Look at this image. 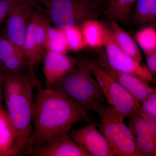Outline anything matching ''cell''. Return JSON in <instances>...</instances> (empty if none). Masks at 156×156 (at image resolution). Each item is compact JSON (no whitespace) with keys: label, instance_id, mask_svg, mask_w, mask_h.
Listing matches in <instances>:
<instances>
[{"label":"cell","instance_id":"6da1fadb","mask_svg":"<svg viewBox=\"0 0 156 156\" xmlns=\"http://www.w3.org/2000/svg\"><path fill=\"white\" fill-rule=\"evenodd\" d=\"M89 112L62 92L39 85L35 93L32 131L26 154L30 155L51 138L68 133L76 123H93Z\"/></svg>","mask_w":156,"mask_h":156},{"label":"cell","instance_id":"7a4b0ae2","mask_svg":"<svg viewBox=\"0 0 156 156\" xmlns=\"http://www.w3.org/2000/svg\"><path fill=\"white\" fill-rule=\"evenodd\" d=\"M2 97L6 111L17 136L20 155L26 154L32 131L35 92L40 83L35 73H1Z\"/></svg>","mask_w":156,"mask_h":156},{"label":"cell","instance_id":"3957f363","mask_svg":"<svg viewBox=\"0 0 156 156\" xmlns=\"http://www.w3.org/2000/svg\"><path fill=\"white\" fill-rule=\"evenodd\" d=\"M52 88L64 93L89 110L94 104L104 102V100L99 84L81 56L76 58L73 68Z\"/></svg>","mask_w":156,"mask_h":156},{"label":"cell","instance_id":"277c9868","mask_svg":"<svg viewBox=\"0 0 156 156\" xmlns=\"http://www.w3.org/2000/svg\"><path fill=\"white\" fill-rule=\"evenodd\" d=\"M100 119L98 126L110 146L119 156H140L136 148L135 136L124 122L126 119L111 105L97 102L91 107Z\"/></svg>","mask_w":156,"mask_h":156},{"label":"cell","instance_id":"5b68a950","mask_svg":"<svg viewBox=\"0 0 156 156\" xmlns=\"http://www.w3.org/2000/svg\"><path fill=\"white\" fill-rule=\"evenodd\" d=\"M83 58L110 105L125 118L134 114L147 116L143 112L140 101L137 98L105 71L94 59Z\"/></svg>","mask_w":156,"mask_h":156},{"label":"cell","instance_id":"8992f818","mask_svg":"<svg viewBox=\"0 0 156 156\" xmlns=\"http://www.w3.org/2000/svg\"><path fill=\"white\" fill-rule=\"evenodd\" d=\"M45 5L51 22L63 30L97 20L101 13L100 7L87 0H49Z\"/></svg>","mask_w":156,"mask_h":156},{"label":"cell","instance_id":"52a82bcc","mask_svg":"<svg viewBox=\"0 0 156 156\" xmlns=\"http://www.w3.org/2000/svg\"><path fill=\"white\" fill-rule=\"evenodd\" d=\"M104 51L98 57L113 69L135 76L147 83L154 81L153 75L146 65H142L126 53L115 43L110 29L104 26Z\"/></svg>","mask_w":156,"mask_h":156},{"label":"cell","instance_id":"ba28073f","mask_svg":"<svg viewBox=\"0 0 156 156\" xmlns=\"http://www.w3.org/2000/svg\"><path fill=\"white\" fill-rule=\"evenodd\" d=\"M47 22L34 11L27 26L22 52L27 63L34 69L42 62L47 52L46 45Z\"/></svg>","mask_w":156,"mask_h":156},{"label":"cell","instance_id":"9c48e42d","mask_svg":"<svg viewBox=\"0 0 156 156\" xmlns=\"http://www.w3.org/2000/svg\"><path fill=\"white\" fill-rule=\"evenodd\" d=\"M35 4L30 0H21L17 2L6 18L4 30L6 36L22 52L27 30L34 11Z\"/></svg>","mask_w":156,"mask_h":156},{"label":"cell","instance_id":"30bf717a","mask_svg":"<svg viewBox=\"0 0 156 156\" xmlns=\"http://www.w3.org/2000/svg\"><path fill=\"white\" fill-rule=\"evenodd\" d=\"M68 134L90 156H115L106 139L93 123L73 130Z\"/></svg>","mask_w":156,"mask_h":156},{"label":"cell","instance_id":"8fae6325","mask_svg":"<svg viewBox=\"0 0 156 156\" xmlns=\"http://www.w3.org/2000/svg\"><path fill=\"white\" fill-rule=\"evenodd\" d=\"M34 69L26 60L22 51L0 32V73L34 74Z\"/></svg>","mask_w":156,"mask_h":156},{"label":"cell","instance_id":"7c38bea8","mask_svg":"<svg viewBox=\"0 0 156 156\" xmlns=\"http://www.w3.org/2000/svg\"><path fill=\"white\" fill-rule=\"evenodd\" d=\"M76 58L66 54L47 51L43 58V72L45 88H52L75 64Z\"/></svg>","mask_w":156,"mask_h":156},{"label":"cell","instance_id":"4fadbf2b","mask_svg":"<svg viewBox=\"0 0 156 156\" xmlns=\"http://www.w3.org/2000/svg\"><path fill=\"white\" fill-rule=\"evenodd\" d=\"M93 59L105 71L115 79L140 102L146 99L155 88L151 87L146 81L135 76L113 69L100 57Z\"/></svg>","mask_w":156,"mask_h":156},{"label":"cell","instance_id":"5bb4252c","mask_svg":"<svg viewBox=\"0 0 156 156\" xmlns=\"http://www.w3.org/2000/svg\"><path fill=\"white\" fill-rule=\"evenodd\" d=\"M35 156H90L70 137L68 133L51 138L44 145L34 151Z\"/></svg>","mask_w":156,"mask_h":156},{"label":"cell","instance_id":"9a60e30c","mask_svg":"<svg viewBox=\"0 0 156 156\" xmlns=\"http://www.w3.org/2000/svg\"><path fill=\"white\" fill-rule=\"evenodd\" d=\"M20 155L16 131L7 111L0 105V156Z\"/></svg>","mask_w":156,"mask_h":156},{"label":"cell","instance_id":"2e32d148","mask_svg":"<svg viewBox=\"0 0 156 156\" xmlns=\"http://www.w3.org/2000/svg\"><path fill=\"white\" fill-rule=\"evenodd\" d=\"M109 25L112 37L117 46L124 53L140 63L142 55L135 40L115 20H110Z\"/></svg>","mask_w":156,"mask_h":156},{"label":"cell","instance_id":"e0dca14e","mask_svg":"<svg viewBox=\"0 0 156 156\" xmlns=\"http://www.w3.org/2000/svg\"><path fill=\"white\" fill-rule=\"evenodd\" d=\"M130 18L137 26H151L156 22V0H136Z\"/></svg>","mask_w":156,"mask_h":156},{"label":"cell","instance_id":"ac0fdd59","mask_svg":"<svg viewBox=\"0 0 156 156\" xmlns=\"http://www.w3.org/2000/svg\"><path fill=\"white\" fill-rule=\"evenodd\" d=\"M80 28L87 46L93 48L103 47L104 42V25L96 19L86 20Z\"/></svg>","mask_w":156,"mask_h":156},{"label":"cell","instance_id":"d6986e66","mask_svg":"<svg viewBox=\"0 0 156 156\" xmlns=\"http://www.w3.org/2000/svg\"><path fill=\"white\" fill-rule=\"evenodd\" d=\"M136 0H109L105 15L109 20L126 22L130 19Z\"/></svg>","mask_w":156,"mask_h":156},{"label":"cell","instance_id":"ffe728a7","mask_svg":"<svg viewBox=\"0 0 156 156\" xmlns=\"http://www.w3.org/2000/svg\"><path fill=\"white\" fill-rule=\"evenodd\" d=\"M46 45L47 51L66 54L69 50L64 31L47 22Z\"/></svg>","mask_w":156,"mask_h":156},{"label":"cell","instance_id":"44dd1931","mask_svg":"<svg viewBox=\"0 0 156 156\" xmlns=\"http://www.w3.org/2000/svg\"><path fill=\"white\" fill-rule=\"evenodd\" d=\"M128 128L134 136L139 134L156 135V118L132 114L127 117Z\"/></svg>","mask_w":156,"mask_h":156},{"label":"cell","instance_id":"7402d4cb","mask_svg":"<svg viewBox=\"0 0 156 156\" xmlns=\"http://www.w3.org/2000/svg\"><path fill=\"white\" fill-rule=\"evenodd\" d=\"M134 40L144 54L156 51V30L152 27H146L138 30Z\"/></svg>","mask_w":156,"mask_h":156},{"label":"cell","instance_id":"603a6c76","mask_svg":"<svg viewBox=\"0 0 156 156\" xmlns=\"http://www.w3.org/2000/svg\"><path fill=\"white\" fill-rule=\"evenodd\" d=\"M134 136L140 156H156V135L139 134Z\"/></svg>","mask_w":156,"mask_h":156},{"label":"cell","instance_id":"cb8c5ba5","mask_svg":"<svg viewBox=\"0 0 156 156\" xmlns=\"http://www.w3.org/2000/svg\"><path fill=\"white\" fill-rule=\"evenodd\" d=\"M64 31L68 50L77 52L87 47L80 27H73Z\"/></svg>","mask_w":156,"mask_h":156},{"label":"cell","instance_id":"d4e9b609","mask_svg":"<svg viewBox=\"0 0 156 156\" xmlns=\"http://www.w3.org/2000/svg\"><path fill=\"white\" fill-rule=\"evenodd\" d=\"M140 102L143 112L147 116L156 118V88L146 99Z\"/></svg>","mask_w":156,"mask_h":156},{"label":"cell","instance_id":"484cf974","mask_svg":"<svg viewBox=\"0 0 156 156\" xmlns=\"http://www.w3.org/2000/svg\"><path fill=\"white\" fill-rule=\"evenodd\" d=\"M21 0H0V23L6 19L13 6Z\"/></svg>","mask_w":156,"mask_h":156},{"label":"cell","instance_id":"4316f807","mask_svg":"<svg viewBox=\"0 0 156 156\" xmlns=\"http://www.w3.org/2000/svg\"><path fill=\"white\" fill-rule=\"evenodd\" d=\"M147 66L153 75H156V51L145 54Z\"/></svg>","mask_w":156,"mask_h":156},{"label":"cell","instance_id":"83f0119b","mask_svg":"<svg viewBox=\"0 0 156 156\" xmlns=\"http://www.w3.org/2000/svg\"><path fill=\"white\" fill-rule=\"evenodd\" d=\"M87 1L94 3L97 5L101 7L102 5L104 4H107L108 6L109 0H87Z\"/></svg>","mask_w":156,"mask_h":156},{"label":"cell","instance_id":"f1b7e54d","mask_svg":"<svg viewBox=\"0 0 156 156\" xmlns=\"http://www.w3.org/2000/svg\"><path fill=\"white\" fill-rule=\"evenodd\" d=\"M3 99L2 91V83L1 78L0 77V105L2 104V100Z\"/></svg>","mask_w":156,"mask_h":156},{"label":"cell","instance_id":"f546056e","mask_svg":"<svg viewBox=\"0 0 156 156\" xmlns=\"http://www.w3.org/2000/svg\"><path fill=\"white\" fill-rule=\"evenodd\" d=\"M30 1H33L36 3L37 2H41L44 3L45 4L47 2H48L49 0H30Z\"/></svg>","mask_w":156,"mask_h":156}]
</instances>
